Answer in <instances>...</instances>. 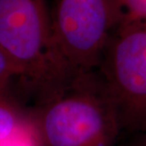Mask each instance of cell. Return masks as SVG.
<instances>
[{
  "instance_id": "6da1fadb",
  "label": "cell",
  "mask_w": 146,
  "mask_h": 146,
  "mask_svg": "<svg viewBox=\"0 0 146 146\" xmlns=\"http://www.w3.org/2000/svg\"><path fill=\"white\" fill-rule=\"evenodd\" d=\"M43 146H116L121 125L94 72L79 75L31 111Z\"/></svg>"
},
{
  "instance_id": "7a4b0ae2",
  "label": "cell",
  "mask_w": 146,
  "mask_h": 146,
  "mask_svg": "<svg viewBox=\"0 0 146 146\" xmlns=\"http://www.w3.org/2000/svg\"><path fill=\"white\" fill-rule=\"evenodd\" d=\"M0 51L38 101L76 77L57 48L45 0H0Z\"/></svg>"
},
{
  "instance_id": "3957f363",
  "label": "cell",
  "mask_w": 146,
  "mask_h": 146,
  "mask_svg": "<svg viewBox=\"0 0 146 146\" xmlns=\"http://www.w3.org/2000/svg\"><path fill=\"white\" fill-rule=\"evenodd\" d=\"M97 69L121 128L145 130L146 23L114 27Z\"/></svg>"
},
{
  "instance_id": "277c9868",
  "label": "cell",
  "mask_w": 146,
  "mask_h": 146,
  "mask_svg": "<svg viewBox=\"0 0 146 146\" xmlns=\"http://www.w3.org/2000/svg\"><path fill=\"white\" fill-rule=\"evenodd\" d=\"M57 48L74 76L94 72L114 29L111 0H55Z\"/></svg>"
},
{
  "instance_id": "5b68a950",
  "label": "cell",
  "mask_w": 146,
  "mask_h": 146,
  "mask_svg": "<svg viewBox=\"0 0 146 146\" xmlns=\"http://www.w3.org/2000/svg\"><path fill=\"white\" fill-rule=\"evenodd\" d=\"M31 121L11 90H0V141L17 132Z\"/></svg>"
},
{
  "instance_id": "8992f818",
  "label": "cell",
  "mask_w": 146,
  "mask_h": 146,
  "mask_svg": "<svg viewBox=\"0 0 146 146\" xmlns=\"http://www.w3.org/2000/svg\"><path fill=\"white\" fill-rule=\"evenodd\" d=\"M114 27L146 23V0H111Z\"/></svg>"
},
{
  "instance_id": "52a82bcc",
  "label": "cell",
  "mask_w": 146,
  "mask_h": 146,
  "mask_svg": "<svg viewBox=\"0 0 146 146\" xmlns=\"http://www.w3.org/2000/svg\"><path fill=\"white\" fill-rule=\"evenodd\" d=\"M0 146H43L33 119L17 132L0 141Z\"/></svg>"
},
{
  "instance_id": "ba28073f",
  "label": "cell",
  "mask_w": 146,
  "mask_h": 146,
  "mask_svg": "<svg viewBox=\"0 0 146 146\" xmlns=\"http://www.w3.org/2000/svg\"><path fill=\"white\" fill-rule=\"evenodd\" d=\"M18 80L16 70L0 51V90H11V84Z\"/></svg>"
}]
</instances>
